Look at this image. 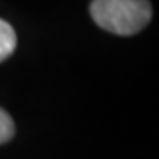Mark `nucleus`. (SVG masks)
Segmentation results:
<instances>
[{
  "mask_svg": "<svg viewBox=\"0 0 159 159\" xmlns=\"http://www.w3.org/2000/svg\"><path fill=\"white\" fill-rule=\"evenodd\" d=\"M12 136H14V122L7 111L0 108V145L7 143Z\"/></svg>",
  "mask_w": 159,
  "mask_h": 159,
  "instance_id": "3",
  "label": "nucleus"
},
{
  "mask_svg": "<svg viewBox=\"0 0 159 159\" xmlns=\"http://www.w3.org/2000/svg\"><path fill=\"white\" fill-rule=\"evenodd\" d=\"M16 48V34L14 29L4 20H0V62L6 60Z\"/></svg>",
  "mask_w": 159,
  "mask_h": 159,
  "instance_id": "2",
  "label": "nucleus"
},
{
  "mask_svg": "<svg viewBox=\"0 0 159 159\" xmlns=\"http://www.w3.org/2000/svg\"><path fill=\"white\" fill-rule=\"evenodd\" d=\"M92 20L117 35H133L147 27L152 7L147 0H92Z\"/></svg>",
  "mask_w": 159,
  "mask_h": 159,
  "instance_id": "1",
  "label": "nucleus"
}]
</instances>
